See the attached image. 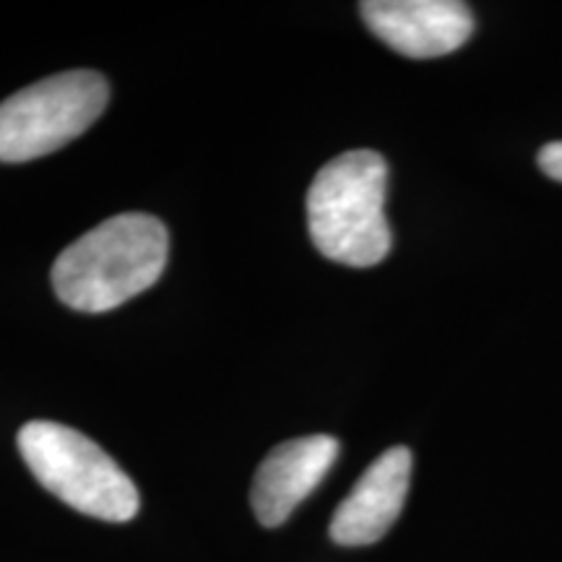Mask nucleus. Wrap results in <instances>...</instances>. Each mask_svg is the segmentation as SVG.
Segmentation results:
<instances>
[{
  "label": "nucleus",
  "instance_id": "1",
  "mask_svg": "<svg viewBox=\"0 0 562 562\" xmlns=\"http://www.w3.org/2000/svg\"><path fill=\"white\" fill-rule=\"evenodd\" d=\"M167 252L170 237L157 216H110L60 252L53 290L74 311H115L159 281Z\"/></svg>",
  "mask_w": 562,
  "mask_h": 562
},
{
  "label": "nucleus",
  "instance_id": "2",
  "mask_svg": "<svg viewBox=\"0 0 562 562\" xmlns=\"http://www.w3.org/2000/svg\"><path fill=\"white\" fill-rule=\"evenodd\" d=\"M389 165L378 151H344L321 167L307 191V229L328 261L368 269L391 252L385 220Z\"/></svg>",
  "mask_w": 562,
  "mask_h": 562
},
{
  "label": "nucleus",
  "instance_id": "3",
  "mask_svg": "<svg viewBox=\"0 0 562 562\" xmlns=\"http://www.w3.org/2000/svg\"><path fill=\"white\" fill-rule=\"evenodd\" d=\"M19 451L42 487L83 516L125 524L138 513L140 497L128 474L74 427L60 422H26Z\"/></svg>",
  "mask_w": 562,
  "mask_h": 562
},
{
  "label": "nucleus",
  "instance_id": "4",
  "mask_svg": "<svg viewBox=\"0 0 562 562\" xmlns=\"http://www.w3.org/2000/svg\"><path fill=\"white\" fill-rule=\"evenodd\" d=\"M110 87L97 70H66L0 102V161H32L63 149L100 121Z\"/></svg>",
  "mask_w": 562,
  "mask_h": 562
},
{
  "label": "nucleus",
  "instance_id": "5",
  "mask_svg": "<svg viewBox=\"0 0 562 562\" xmlns=\"http://www.w3.org/2000/svg\"><path fill=\"white\" fill-rule=\"evenodd\" d=\"M360 11L368 30L406 58H440L474 34V13L459 0H368Z\"/></svg>",
  "mask_w": 562,
  "mask_h": 562
},
{
  "label": "nucleus",
  "instance_id": "6",
  "mask_svg": "<svg viewBox=\"0 0 562 562\" xmlns=\"http://www.w3.org/2000/svg\"><path fill=\"white\" fill-rule=\"evenodd\" d=\"M336 456H339V440L331 435H307L273 448L258 467L250 490L258 524L266 529L284 524L292 510L326 480Z\"/></svg>",
  "mask_w": 562,
  "mask_h": 562
},
{
  "label": "nucleus",
  "instance_id": "7",
  "mask_svg": "<svg viewBox=\"0 0 562 562\" xmlns=\"http://www.w3.org/2000/svg\"><path fill=\"white\" fill-rule=\"evenodd\" d=\"M412 482V451L389 448L364 469L331 521V539L341 547H368L381 542L402 516Z\"/></svg>",
  "mask_w": 562,
  "mask_h": 562
},
{
  "label": "nucleus",
  "instance_id": "8",
  "mask_svg": "<svg viewBox=\"0 0 562 562\" xmlns=\"http://www.w3.org/2000/svg\"><path fill=\"white\" fill-rule=\"evenodd\" d=\"M537 161L547 178L562 182V140H552V144H547L544 149L539 151Z\"/></svg>",
  "mask_w": 562,
  "mask_h": 562
}]
</instances>
